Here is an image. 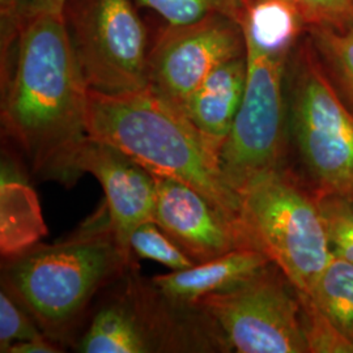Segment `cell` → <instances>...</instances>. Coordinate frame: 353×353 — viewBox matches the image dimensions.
<instances>
[{"instance_id":"1","label":"cell","mask_w":353,"mask_h":353,"mask_svg":"<svg viewBox=\"0 0 353 353\" xmlns=\"http://www.w3.org/2000/svg\"><path fill=\"white\" fill-rule=\"evenodd\" d=\"M88 93L64 13L32 10L1 85V122L33 174L65 186L81 176Z\"/></svg>"},{"instance_id":"2","label":"cell","mask_w":353,"mask_h":353,"mask_svg":"<svg viewBox=\"0 0 353 353\" xmlns=\"http://www.w3.org/2000/svg\"><path fill=\"white\" fill-rule=\"evenodd\" d=\"M87 134L152 174L188 183L240 220V196L223 176L220 156L183 110L150 85L115 94L89 89Z\"/></svg>"},{"instance_id":"3","label":"cell","mask_w":353,"mask_h":353,"mask_svg":"<svg viewBox=\"0 0 353 353\" xmlns=\"http://www.w3.org/2000/svg\"><path fill=\"white\" fill-rule=\"evenodd\" d=\"M130 265L103 204L68 239L14 254L6 265L3 288L57 343L79 323L93 297Z\"/></svg>"},{"instance_id":"4","label":"cell","mask_w":353,"mask_h":353,"mask_svg":"<svg viewBox=\"0 0 353 353\" xmlns=\"http://www.w3.org/2000/svg\"><path fill=\"white\" fill-rule=\"evenodd\" d=\"M239 196L248 246L263 252L300 299L310 296L332 256L316 190L281 166L254 178Z\"/></svg>"},{"instance_id":"5","label":"cell","mask_w":353,"mask_h":353,"mask_svg":"<svg viewBox=\"0 0 353 353\" xmlns=\"http://www.w3.org/2000/svg\"><path fill=\"white\" fill-rule=\"evenodd\" d=\"M290 123L319 195L353 201V112L310 41L297 50L290 81Z\"/></svg>"},{"instance_id":"6","label":"cell","mask_w":353,"mask_h":353,"mask_svg":"<svg viewBox=\"0 0 353 353\" xmlns=\"http://www.w3.org/2000/svg\"><path fill=\"white\" fill-rule=\"evenodd\" d=\"M242 32L248 63L246 87L220 154L223 176L237 195L254 178L283 166L288 108L285 77L290 54L268 50L245 28Z\"/></svg>"},{"instance_id":"7","label":"cell","mask_w":353,"mask_h":353,"mask_svg":"<svg viewBox=\"0 0 353 353\" xmlns=\"http://www.w3.org/2000/svg\"><path fill=\"white\" fill-rule=\"evenodd\" d=\"M220 343L239 353H306L297 290L274 263L196 306Z\"/></svg>"},{"instance_id":"8","label":"cell","mask_w":353,"mask_h":353,"mask_svg":"<svg viewBox=\"0 0 353 353\" xmlns=\"http://www.w3.org/2000/svg\"><path fill=\"white\" fill-rule=\"evenodd\" d=\"M64 19L89 89L148 87L147 29L132 0H68Z\"/></svg>"},{"instance_id":"9","label":"cell","mask_w":353,"mask_h":353,"mask_svg":"<svg viewBox=\"0 0 353 353\" xmlns=\"http://www.w3.org/2000/svg\"><path fill=\"white\" fill-rule=\"evenodd\" d=\"M245 54L242 28L224 14L166 26L150 49L148 85L182 109L214 68Z\"/></svg>"},{"instance_id":"10","label":"cell","mask_w":353,"mask_h":353,"mask_svg":"<svg viewBox=\"0 0 353 353\" xmlns=\"http://www.w3.org/2000/svg\"><path fill=\"white\" fill-rule=\"evenodd\" d=\"M153 176L156 203L152 220L195 263L249 248L240 220L225 214L188 183L170 176Z\"/></svg>"},{"instance_id":"11","label":"cell","mask_w":353,"mask_h":353,"mask_svg":"<svg viewBox=\"0 0 353 353\" xmlns=\"http://www.w3.org/2000/svg\"><path fill=\"white\" fill-rule=\"evenodd\" d=\"M77 169L94 176L105 192V207L121 249L130 259V237L153 217L156 179L150 170L112 145L89 138L77 156Z\"/></svg>"},{"instance_id":"12","label":"cell","mask_w":353,"mask_h":353,"mask_svg":"<svg viewBox=\"0 0 353 353\" xmlns=\"http://www.w3.org/2000/svg\"><path fill=\"white\" fill-rule=\"evenodd\" d=\"M130 283L122 297H115L97 310L87 331L76 343V351L83 353H147L176 351V344L168 338L164 299L152 284Z\"/></svg>"},{"instance_id":"13","label":"cell","mask_w":353,"mask_h":353,"mask_svg":"<svg viewBox=\"0 0 353 353\" xmlns=\"http://www.w3.org/2000/svg\"><path fill=\"white\" fill-rule=\"evenodd\" d=\"M268 263L271 262L263 252L240 248L211 261L156 276L151 284L172 306L195 310L207 296L233 288Z\"/></svg>"},{"instance_id":"14","label":"cell","mask_w":353,"mask_h":353,"mask_svg":"<svg viewBox=\"0 0 353 353\" xmlns=\"http://www.w3.org/2000/svg\"><path fill=\"white\" fill-rule=\"evenodd\" d=\"M248 77L246 54L219 65L190 94L182 110L219 156L240 110Z\"/></svg>"},{"instance_id":"15","label":"cell","mask_w":353,"mask_h":353,"mask_svg":"<svg viewBox=\"0 0 353 353\" xmlns=\"http://www.w3.org/2000/svg\"><path fill=\"white\" fill-rule=\"evenodd\" d=\"M240 26L263 48L274 51H292L305 29L300 16L284 0H246Z\"/></svg>"},{"instance_id":"16","label":"cell","mask_w":353,"mask_h":353,"mask_svg":"<svg viewBox=\"0 0 353 353\" xmlns=\"http://www.w3.org/2000/svg\"><path fill=\"white\" fill-rule=\"evenodd\" d=\"M301 299L313 300L353 341V263L332 255L310 296Z\"/></svg>"},{"instance_id":"17","label":"cell","mask_w":353,"mask_h":353,"mask_svg":"<svg viewBox=\"0 0 353 353\" xmlns=\"http://www.w3.org/2000/svg\"><path fill=\"white\" fill-rule=\"evenodd\" d=\"M307 32L328 75L353 112V23L343 28H312Z\"/></svg>"},{"instance_id":"18","label":"cell","mask_w":353,"mask_h":353,"mask_svg":"<svg viewBox=\"0 0 353 353\" xmlns=\"http://www.w3.org/2000/svg\"><path fill=\"white\" fill-rule=\"evenodd\" d=\"M137 6L159 13L166 26H186L211 14H224L240 24L246 0H135Z\"/></svg>"},{"instance_id":"19","label":"cell","mask_w":353,"mask_h":353,"mask_svg":"<svg viewBox=\"0 0 353 353\" xmlns=\"http://www.w3.org/2000/svg\"><path fill=\"white\" fill-rule=\"evenodd\" d=\"M130 250L132 255L151 259L173 271L196 265L153 220L143 223L134 230L130 237Z\"/></svg>"},{"instance_id":"20","label":"cell","mask_w":353,"mask_h":353,"mask_svg":"<svg viewBox=\"0 0 353 353\" xmlns=\"http://www.w3.org/2000/svg\"><path fill=\"white\" fill-rule=\"evenodd\" d=\"M303 330L310 353H353V341L310 299H300Z\"/></svg>"},{"instance_id":"21","label":"cell","mask_w":353,"mask_h":353,"mask_svg":"<svg viewBox=\"0 0 353 353\" xmlns=\"http://www.w3.org/2000/svg\"><path fill=\"white\" fill-rule=\"evenodd\" d=\"M318 199L332 255L353 263L352 199L319 194Z\"/></svg>"},{"instance_id":"22","label":"cell","mask_w":353,"mask_h":353,"mask_svg":"<svg viewBox=\"0 0 353 353\" xmlns=\"http://www.w3.org/2000/svg\"><path fill=\"white\" fill-rule=\"evenodd\" d=\"M30 12L32 0H0L1 85L11 75L17 43Z\"/></svg>"},{"instance_id":"23","label":"cell","mask_w":353,"mask_h":353,"mask_svg":"<svg viewBox=\"0 0 353 353\" xmlns=\"http://www.w3.org/2000/svg\"><path fill=\"white\" fill-rule=\"evenodd\" d=\"M7 290L0 293V351L8 352L14 343L45 336L36 321Z\"/></svg>"},{"instance_id":"24","label":"cell","mask_w":353,"mask_h":353,"mask_svg":"<svg viewBox=\"0 0 353 353\" xmlns=\"http://www.w3.org/2000/svg\"><path fill=\"white\" fill-rule=\"evenodd\" d=\"M297 12L305 29L343 28L353 23L352 0H284Z\"/></svg>"},{"instance_id":"25","label":"cell","mask_w":353,"mask_h":353,"mask_svg":"<svg viewBox=\"0 0 353 353\" xmlns=\"http://www.w3.org/2000/svg\"><path fill=\"white\" fill-rule=\"evenodd\" d=\"M62 352L58 344L50 338L41 336L32 341L14 343L7 353H57Z\"/></svg>"},{"instance_id":"26","label":"cell","mask_w":353,"mask_h":353,"mask_svg":"<svg viewBox=\"0 0 353 353\" xmlns=\"http://www.w3.org/2000/svg\"><path fill=\"white\" fill-rule=\"evenodd\" d=\"M68 0H32V10L37 12L64 13Z\"/></svg>"},{"instance_id":"27","label":"cell","mask_w":353,"mask_h":353,"mask_svg":"<svg viewBox=\"0 0 353 353\" xmlns=\"http://www.w3.org/2000/svg\"><path fill=\"white\" fill-rule=\"evenodd\" d=\"M352 4H353V0H352Z\"/></svg>"}]
</instances>
